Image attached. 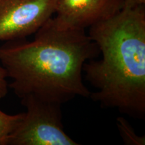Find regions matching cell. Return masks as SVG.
I'll return each instance as SVG.
<instances>
[{"instance_id": "3957f363", "label": "cell", "mask_w": 145, "mask_h": 145, "mask_svg": "<svg viewBox=\"0 0 145 145\" xmlns=\"http://www.w3.org/2000/svg\"><path fill=\"white\" fill-rule=\"evenodd\" d=\"M26 112L10 136L8 145H78L66 133L62 105L28 96L21 99Z\"/></svg>"}, {"instance_id": "7a4b0ae2", "label": "cell", "mask_w": 145, "mask_h": 145, "mask_svg": "<svg viewBox=\"0 0 145 145\" xmlns=\"http://www.w3.org/2000/svg\"><path fill=\"white\" fill-rule=\"evenodd\" d=\"M101 58L84 63L86 80L96 89L89 97L104 108L130 117L145 116V5L124 8L89 28Z\"/></svg>"}, {"instance_id": "8992f818", "label": "cell", "mask_w": 145, "mask_h": 145, "mask_svg": "<svg viewBox=\"0 0 145 145\" xmlns=\"http://www.w3.org/2000/svg\"><path fill=\"white\" fill-rule=\"evenodd\" d=\"M24 113L8 114L0 110V145H8L10 136L20 123Z\"/></svg>"}, {"instance_id": "5b68a950", "label": "cell", "mask_w": 145, "mask_h": 145, "mask_svg": "<svg viewBox=\"0 0 145 145\" xmlns=\"http://www.w3.org/2000/svg\"><path fill=\"white\" fill-rule=\"evenodd\" d=\"M124 7V0H58L53 19L62 28L86 30L113 17Z\"/></svg>"}, {"instance_id": "9c48e42d", "label": "cell", "mask_w": 145, "mask_h": 145, "mask_svg": "<svg viewBox=\"0 0 145 145\" xmlns=\"http://www.w3.org/2000/svg\"><path fill=\"white\" fill-rule=\"evenodd\" d=\"M124 8H134L145 5V0H124Z\"/></svg>"}, {"instance_id": "ba28073f", "label": "cell", "mask_w": 145, "mask_h": 145, "mask_svg": "<svg viewBox=\"0 0 145 145\" xmlns=\"http://www.w3.org/2000/svg\"><path fill=\"white\" fill-rule=\"evenodd\" d=\"M7 78L5 71L0 64V99H3L8 94L9 86Z\"/></svg>"}, {"instance_id": "6da1fadb", "label": "cell", "mask_w": 145, "mask_h": 145, "mask_svg": "<svg viewBox=\"0 0 145 145\" xmlns=\"http://www.w3.org/2000/svg\"><path fill=\"white\" fill-rule=\"evenodd\" d=\"M99 54L86 30L60 27L52 17L32 40L1 45L0 64L12 79L9 88L20 99L33 96L63 105L77 96L89 97L83 83V65Z\"/></svg>"}, {"instance_id": "277c9868", "label": "cell", "mask_w": 145, "mask_h": 145, "mask_svg": "<svg viewBox=\"0 0 145 145\" xmlns=\"http://www.w3.org/2000/svg\"><path fill=\"white\" fill-rule=\"evenodd\" d=\"M58 0H0V41L26 39L55 13Z\"/></svg>"}, {"instance_id": "52a82bcc", "label": "cell", "mask_w": 145, "mask_h": 145, "mask_svg": "<svg viewBox=\"0 0 145 145\" xmlns=\"http://www.w3.org/2000/svg\"><path fill=\"white\" fill-rule=\"evenodd\" d=\"M117 127L123 142L127 145H144V136H139L129 122L124 117L120 116L116 120Z\"/></svg>"}]
</instances>
